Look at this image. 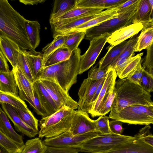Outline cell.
<instances>
[{
	"mask_svg": "<svg viewBox=\"0 0 153 153\" xmlns=\"http://www.w3.org/2000/svg\"><path fill=\"white\" fill-rule=\"evenodd\" d=\"M25 19L7 0H0V36L6 37L22 50L35 52L32 47L25 27Z\"/></svg>",
	"mask_w": 153,
	"mask_h": 153,
	"instance_id": "cell-1",
	"label": "cell"
},
{
	"mask_svg": "<svg viewBox=\"0 0 153 153\" xmlns=\"http://www.w3.org/2000/svg\"><path fill=\"white\" fill-rule=\"evenodd\" d=\"M81 53L78 48L72 52L68 60L42 68L35 81L43 79L55 83L69 94L71 86L77 82Z\"/></svg>",
	"mask_w": 153,
	"mask_h": 153,
	"instance_id": "cell-2",
	"label": "cell"
},
{
	"mask_svg": "<svg viewBox=\"0 0 153 153\" xmlns=\"http://www.w3.org/2000/svg\"><path fill=\"white\" fill-rule=\"evenodd\" d=\"M114 90L115 96L111 106L110 114L117 113L123 108L132 105L153 106L150 93L126 78L119 79L116 81Z\"/></svg>",
	"mask_w": 153,
	"mask_h": 153,
	"instance_id": "cell-3",
	"label": "cell"
},
{
	"mask_svg": "<svg viewBox=\"0 0 153 153\" xmlns=\"http://www.w3.org/2000/svg\"><path fill=\"white\" fill-rule=\"evenodd\" d=\"M140 0L137 1L115 18L106 21L85 30V38L91 40L93 38L107 33L111 34L117 30L132 24L133 16L136 13Z\"/></svg>",
	"mask_w": 153,
	"mask_h": 153,
	"instance_id": "cell-4",
	"label": "cell"
},
{
	"mask_svg": "<svg viewBox=\"0 0 153 153\" xmlns=\"http://www.w3.org/2000/svg\"><path fill=\"white\" fill-rule=\"evenodd\" d=\"M134 137L113 133L100 134L82 143L76 148L86 153H105Z\"/></svg>",
	"mask_w": 153,
	"mask_h": 153,
	"instance_id": "cell-5",
	"label": "cell"
},
{
	"mask_svg": "<svg viewBox=\"0 0 153 153\" xmlns=\"http://www.w3.org/2000/svg\"><path fill=\"white\" fill-rule=\"evenodd\" d=\"M109 118L129 124L153 123V106L136 105L126 107L119 112L110 114Z\"/></svg>",
	"mask_w": 153,
	"mask_h": 153,
	"instance_id": "cell-6",
	"label": "cell"
},
{
	"mask_svg": "<svg viewBox=\"0 0 153 153\" xmlns=\"http://www.w3.org/2000/svg\"><path fill=\"white\" fill-rule=\"evenodd\" d=\"M100 134L96 131L74 135L68 131L57 136L45 138L42 141L46 146L56 147H69L76 148L84 141Z\"/></svg>",
	"mask_w": 153,
	"mask_h": 153,
	"instance_id": "cell-7",
	"label": "cell"
},
{
	"mask_svg": "<svg viewBox=\"0 0 153 153\" xmlns=\"http://www.w3.org/2000/svg\"><path fill=\"white\" fill-rule=\"evenodd\" d=\"M111 35L106 33L93 38L90 41L88 49L80 56L79 74L87 71L95 63Z\"/></svg>",
	"mask_w": 153,
	"mask_h": 153,
	"instance_id": "cell-8",
	"label": "cell"
},
{
	"mask_svg": "<svg viewBox=\"0 0 153 153\" xmlns=\"http://www.w3.org/2000/svg\"><path fill=\"white\" fill-rule=\"evenodd\" d=\"M40 80L56 103L59 110L64 106L74 110L77 109V102L59 85L48 80Z\"/></svg>",
	"mask_w": 153,
	"mask_h": 153,
	"instance_id": "cell-9",
	"label": "cell"
},
{
	"mask_svg": "<svg viewBox=\"0 0 153 153\" xmlns=\"http://www.w3.org/2000/svg\"><path fill=\"white\" fill-rule=\"evenodd\" d=\"M103 78L97 80L84 79L79 88L78 110L88 113L92 109L91 102L94 93Z\"/></svg>",
	"mask_w": 153,
	"mask_h": 153,
	"instance_id": "cell-10",
	"label": "cell"
},
{
	"mask_svg": "<svg viewBox=\"0 0 153 153\" xmlns=\"http://www.w3.org/2000/svg\"><path fill=\"white\" fill-rule=\"evenodd\" d=\"M71 125L68 130L73 135L95 131L96 120L91 119L88 113L78 110L73 111Z\"/></svg>",
	"mask_w": 153,
	"mask_h": 153,
	"instance_id": "cell-11",
	"label": "cell"
},
{
	"mask_svg": "<svg viewBox=\"0 0 153 153\" xmlns=\"http://www.w3.org/2000/svg\"><path fill=\"white\" fill-rule=\"evenodd\" d=\"M107 68V73L99 94L92 109L88 113L93 118L97 117L103 99L114 89L117 76L116 72L111 68L108 67Z\"/></svg>",
	"mask_w": 153,
	"mask_h": 153,
	"instance_id": "cell-12",
	"label": "cell"
},
{
	"mask_svg": "<svg viewBox=\"0 0 153 153\" xmlns=\"http://www.w3.org/2000/svg\"><path fill=\"white\" fill-rule=\"evenodd\" d=\"M105 153H153V146L134 137Z\"/></svg>",
	"mask_w": 153,
	"mask_h": 153,
	"instance_id": "cell-13",
	"label": "cell"
},
{
	"mask_svg": "<svg viewBox=\"0 0 153 153\" xmlns=\"http://www.w3.org/2000/svg\"><path fill=\"white\" fill-rule=\"evenodd\" d=\"M2 110L14 125L17 131L30 137H34L38 134L37 132L26 124L21 119L14 107L9 104L1 103Z\"/></svg>",
	"mask_w": 153,
	"mask_h": 153,
	"instance_id": "cell-14",
	"label": "cell"
},
{
	"mask_svg": "<svg viewBox=\"0 0 153 153\" xmlns=\"http://www.w3.org/2000/svg\"><path fill=\"white\" fill-rule=\"evenodd\" d=\"M117 7L107 9L102 12L101 14L97 17L75 28L63 33L59 34L56 36L68 35L78 32L85 31L86 30L97 25L106 21L116 17L119 15L117 13Z\"/></svg>",
	"mask_w": 153,
	"mask_h": 153,
	"instance_id": "cell-15",
	"label": "cell"
},
{
	"mask_svg": "<svg viewBox=\"0 0 153 153\" xmlns=\"http://www.w3.org/2000/svg\"><path fill=\"white\" fill-rule=\"evenodd\" d=\"M104 9L76 7L57 18L49 20V22L51 27L70 20L100 13Z\"/></svg>",
	"mask_w": 153,
	"mask_h": 153,
	"instance_id": "cell-16",
	"label": "cell"
},
{
	"mask_svg": "<svg viewBox=\"0 0 153 153\" xmlns=\"http://www.w3.org/2000/svg\"><path fill=\"white\" fill-rule=\"evenodd\" d=\"M143 27L142 24L139 23H132L121 28L113 33L108 37L107 42L111 45H117L137 34Z\"/></svg>",
	"mask_w": 153,
	"mask_h": 153,
	"instance_id": "cell-17",
	"label": "cell"
},
{
	"mask_svg": "<svg viewBox=\"0 0 153 153\" xmlns=\"http://www.w3.org/2000/svg\"><path fill=\"white\" fill-rule=\"evenodd\" d=\"M153 10L148 0H140L137 11L132 21V24L141 23L143 28L153 27Z\"/></svg>",
	"mask_w": 153,
	"mask_h": 153,
	"instance_id": "cell-18",
	"label": "cell"
},
{
	"mask_svg": "<svg viewBox=\"0 0 153 153\" xmlns=\"http://www.w3.org/2000/svg\"><path fill=\"white\" fill-rule=\"evenodd\" d=\"M34 91L37 94L43 106L49 116L59 110L56 103L47 91L40 80L33 83Z\"/></svg>",
	"mask_w": 153,
	"mask_h": 153,
	"instance_id": "cell-19",
	"label": "cell"
},
{
	"mask_svg": "<svg viewBox=\"0 0 153 153\" xmlns=\"http://www.w3.org/2000/svg\"><path fill=\"white\" fill-rule=\"evenodd\" d=\"M20 48L9 39L0 36V51L11 64L13 68L18 66V57Z\"/></svg>",
	"mask_w": 153,
	"mask_h": 153,
	"instance_id": "cell-20",
	"label": "cell"
},
{
	"mask_svg": "<svg viewBox=\"0 0 153 153\" xmlns=\"http://www.w3.org/2000/svg\"><path fill=\"white\" fill-rule=\"evenodd\" d=\"M12 70L19 89V93L25 96L32 101L33 104L34 97L33 84L26 77L18 66L13 68Z\"/></svg>",
	"mask_w": 153,
	"mask_h": 153,
	"instance_id": "cell-21",
	"label": "cell"
},
{
	"mask_svg": "<svg viewBox=\"0 0 153 153\" xmlns=\"http://www.w3.org/2000/svg\"><path fill=\"white\" fill-rule=\"evenodd\" d=\"M57 124L38 134L39 137L49 138L57 136L68 131L70 128L74 116L73 111Z\"/></svg>",
	"mask_w": 153,
	"mask_h": 153,
	"instance_id": "cell-22",
	"label": "cell"
},
{
	"mask_svg": "<svg viewBox=\"0 0 153 153\" xmlns=\"http://www.w3.org/2000/svg\"><path fill=\"white\" fill-rule=\"evenodd\" d=\"M66 106H63L57 111L48 117L42 118L39 120V126L40 133L50 127L57 124L67 116L73 110Z\"/></svg>",
	"mask_w": 153,
	"mask_h": 153,
	"instance_id": "cell-23",
	"label": "cell"
},
{
	"mask_svg": "<svg viewBox=\"0 0 153 153\" xmlns=\"http://www.w3.org/2000/svg\"><path fill=\"white\" fill-rule=\"evenodd\" d=\"M127 41H125L115 46H109L106 54L99 61V68L101 70L107 69L115 62L125 48Z\"/></svg>",
	"mask_w": 153,
	"mask_h": 153,
	"instance_id": "cell-24",
	"label": "cell"
},
{
	"mask_svg": "<svg viewBox=\"0 0 153 153\" xmlns=\"http://www.w3.org/2000/svg\"><path fill=\"white\" fill-rule=\"evenodd\" d=\"M18 88L12 70L8 72H0V91L19 97Z\"/></svg>",
	"mask_w": 153,
	"mask_h": 153,
	"instance_id": "cell-25",
	"label": "cell"
},
{
	"mask_svg": "<svg viewBox=\"0 0 153 153\" xmlns=\"http://www.w3.org/2000/svg\"><path fill=\"white\" fill-rule=\"evenodd\" d=\"M127 0H76V7L108 9L117 7Z\"/></svg>",
	"mask_w": 153,
	"mask_h": 153,
	"instance_id": "cell-26",
	"label": "cell"
},
{
	"mask_svg": "<svg viewBox=\"0 0 153 153\" xmlns=\"http://www.w3.org/2000/svg\"><path fill=\"white\" fill-rule=\"evenodd\" d=\"M0 130L10 139L19 143L25 145L22 136L14 130L7 115L0 107Z\"/></svg>",
	"mask_w": 153,
	"mask_h": 153,
	"instance_id": "cell-27",
	"label": "cell"
},
{
	"mask_svg": "<svg viewBox=\"0 0 153 153\" xmlns=\"http://www.w3.org/2000/svg\"><path fill=\"white\" fill-rule=\"evenodd\" d=\"M143 53H140L134 56H131L117 70L116 72L120 79L126 78L135 70L141 62Z\"/></svg>",
	"mask_w": 153,
	"mask_h": 153,
	"instance_id": "cell-28",
	"label": "cell"
},
{
	"mask_svg": "<svg viewBox=\"0 0 153 153\" xmlns=\"http://www.w3.org/2000/svg\"><path fill=\"white\" fill-rule=\"evenodd\" d=\"M25 25L29 42L32 47L35 50L40 42V24L37 21H31L25 19Z\"/></svg>",
	"mask_w": 153,
	"mask_h": 153,
	"instance_id": "cell-29",
	"label": "cell"
},
{
	"mask_svg": "<svg viewBox=\"0 0 153 153\" xmlns=\"http://www.w3.org/2000/svg\"><path fill=\"white\" fill-rule=\"evenodd\" d=\"M76 0H55L50 20L57 18L76 7Z\"/></svg>",
	"mask_w": 153,
	"mask_h": 153,
	"instance_id": "cell-30",
	"label": "cell"
},
{
	"mask_svg": "<svg viewBox=\"0 0 153 153\" xmlns=\"http://www.w3.org/2000/svg\"><path fill=\"white\" fill-rule=\"evenodd\" d=\"M68 35L59 36L54 38V39L42 50V67L50 56L56 50L64 45Z\"/></svg>",
	"mask_w": 153,
	"mask_h": 153,
	"instance_id": "cell-31",
	"label": "cell"
},
{
	"mask_svg": "<svg viewBox=\"0 0 153 153\" xmlns=\"http://www.w3.org/2000/svg\"><path fill=\"white\" fill-rule=\"evenodd\" d=\"M72 52L63 46L54 51L48 58L42 68H43L68 59Z\"/></svg>",
	"mask_w": 153,
	"mask_h": 153,
	"instance_id": "cell-32",
	"label": "cell"
},
{
	"mask_svg": "<svg viewBox=\"0 0 153 153\" xmlns=\"http://www.w3.org/2000/svg\"><path fill=\"white\" fill-rule=\"evenodd\" d=\"M25 53L29 64L32 76L35 80L42 67V56L40 53L27 51Z\"/></svg>",
	"mask_w": 153,
	"mask_h": 153,
	"instance_id": "cell-33",
	"label": "cell"
},
{
	"mask_svg": "<svg viewBox=\"0 0 153 153\" xmlns=\"http://www.w3.org/2000/svg\"><path fill=\"white\" fill-rule=\"evenodd\" d=\"M153 27L143 28L138 37L135 52H140L146 49L153 43Z\"/></svg>",
	"mask_w": 153,
	"mask_h": 153,
	"instance_id": "cell-34",
	"label": "cell"
},
{
	"mask_svg": "<svg viewBox=\"0 0 153 153\" xmlns=\"http://www.w3.org/2000/svg\"><path fill=\"white\" fill-rule=\"evenodd\" d=\"M24 145L10 139L0 130V146L6 153H18L22 149Z\"/></svg>",
	"mask_w": 153,
	"mask_h": 153,
	"instance_id": "cell-35",
	"label": "cell"
},
{
	"mask_svg": "<svg viewBox=\"0 0 153 153\" xmlns=\"http://www.w3.org/2000/svg\"><path fill=\"white\" fill-rule=\"evenodd\" d=\"M46 146L39 137L27 140L22 149L18 153H44Z\"/></svg>",
	"mask_w": 153,
	"mask_h": 153,
	"instance_id": "cell-36",
	"label": "cell"
},
{
	"mask_svg": "<svg viewBox=\"0 0 153 153\" xmlns=\"http://www.w3.org/2000/svg\"><path fill=\"white\" fill-rule=\"evenodd\" d=\"M25 51V50L20 49L19 50L18 57V66L26 77L33 84L35 81L32 76L30 65Z\"/></svg>",
	"mask_w": 153,
	"mask_h": 153,
	"instance_id": "cell-37",
	"label": "cell"
},
{
	"mask_svg": "<svg viewBox=\"0 0 153 153\" xmlns=\"http://www.w3.org/2000/svg\"><path fill=\"white\" fill-rule=\"evenodd\" d=\"M6 103L13 107L24 110L29 109L24 101L19 97L0 91V103Z\"/></svg>",
	"mask_w": 153,
	"mask_h": 153,
	"instance_id": "cell-38",
	"label": "cell"
},
{
	"mask_svg": "<svg viewBox=\"0 0 153 153\" xmlns=\"http://www.w3.org/2000/svg\"><path fill=\"white\" fill-rule=\"evenodd\" d=\"M14 108L20 117L26 124L36 131L39 132V120L34 116L29 109L24 110Z\"/></svg>",
	"mask_w": 153,
	"mask_h": 153,
	"instance_id": "cell-39",
	"label": "cell"
},
{
	"mask_svg": "<svg viewBox=\"0 0 153 153\" xmlns=\"http://www.w3.org/2000/svg\"><path fill=\"white\" fill-rule=\"evenodd\" d=\"M85 35V31L73 33L68 35L63 46L71 52L76 49Z\"/></svg>",
	"mask_w": 153,
	"mask_h": 153,
	"instance_id": "cell-40",
	"label": "cell"
},
{
	"mask_svg": "<svg viewBox=\"0 0 153 153\" xmlns=\"http://www.w3.org/2000/svg\"><path fill=\"white\" fill-rule=\"evenodd\" d=\"M139 36V35L137 34L131 37L129 40L128 41L125 48L121 52L117 59L113 64L120 59L123 57H128L131 56H134L135 55L134 52Z\"/></svg>",
	"mask_w": 153,
	"mask_h": 153,
	"instance_id": "cell-41",
	"label": "cell"
},
{
	"mask_svg": "<svg viewBox=\"0 0 153 153\" xmlns=\"http://www.w3.org/2000/svg\"><path fill=\"white\" fill-rule=\"evenodd\" d=\"M109 121L108 117L104 116H100L96 120L95 131L102 134L112 133L109 127Z\"/></svg>",
	"mask_w": 153,
	"mask_h": 153,
	"instance_id": "cell-42",
	"label": "cell"
},
{
	"mask_svg": "<svg viewBox=\"0 0 153 153\" xmlns=\"http://www.w3.org/2000/svg\"><path fill=\"white\" fill-rule=\"evenodd\" d=\"M151 126L146 125L134 137L153 146V136L150 131Z\"/></svg>",
	"mask_w": 153,
	"mask_h": 153,
	"instance_id": "cell-43",
	"label": "cell"
},
{
	"mask_svg": "<svg viewBox=\"0 0 153 153\" xmlns=\"http://www.w3.org/2000/svg\"><path fill=\"white\" fill-rule=\"evenodd\" d=\"M146 49L147 54L142 66L145 71L153 75V43Z\"/></svg>",
	"mask_w": 153,
	"mask_h": 153,
	"instance_id": "cell-44",
	"label": "cell"
},
{
	"mask_svg": "<svg viewBox=\"0 0 153 153\" xmlns=\"http://www.w3.org/2000/svg\"><path fill=\"white\" fill-rule=\"evenodd\" d=\"M143 89L150 93L153 91V75L144 70L140 85Z\"/></svg>",
	"mask_w": 153,
	"mask_h": 153,
	"instance_id": "cell-45",
	"label": "cell"
},
{
	"mask_svg": "<svg viewBox=\"0 0 153 153\" xmlns=\"http://www.w3.org/2000/svg\"><path fill=\"white\" fill-rule=\"evenodd\" d=\"M115 96L114 89L109 94L107 98L102 104L97 116H105L111 111V106Z\"/></svg>",
	"mask_w": 153,
	"mask_h": 153,
	"instance_id": "cell-46",
	"label": "cell"
},
{
	"mask_svg": "<svg viewBox=\"0 0 153 153\" xmlns=\"http://www.w3.org/2000/svg\"><path fill=\"white\" fill-rule=\"evenodd\" d=\"M108 71V68L101 70L97 68V65L92 66L89 71L87 78L94 80H97L105 78Z\"/></svg>",
	"mask_w": 153,
	"mask_h": 153,
	"instance_id": "cell-47",
	"label": "cell"
},
{
	"mask_svg": "<svg viewBox=\"0 0 153 153\" xmlns=\"http://www.w3.org/2000/svg\"><path fill=\"white\" fill-rule=\"evenodd\" d=\"M76 148L69 147H56L46 146L44 153H78Z\"/></svg>",
	"mask_w": 153,
	"mask_h": 153,
	"instance_id": "cell-48",
	"label": "cell"
},
{
	"mask_svg": "<svg viewBox=\"0 0 153 153\" xmlns=\"http://www.w3.org/2000/svg\"><path fill=\"white\" fill-rule=\"evenodd\" d=\"M144 70L142 66L141 62H140L138 64L135 70L126 78L131 82L140 85Z\"/></svg>",
	"mask_w": 153,
	"mask_h": 153,
	"instance_id": "cell-49",
	"label": "cell"
},
{
	"mask_svg": "<svg viewBox=\"0 0 153 153\" xmlns=\"http://www.w3.org/2000/svg\"><path fill=\"white\" fill-rule=\"evenodd\" d=\"M34 99L32 107L36 113L42 118L48 117V114L42 104L36 92L34 91Z\"/></svg>",
	"mask_w": 153,
	"mask_h": 153,
	"instance_id": "cell-50",
	"label": "cell"
},
{
	"mask_svg": "<svg viewBox=\"0 0 153 153\" xmlns=\"http://www.w3.org/2000/svg\"><path fill=\"white\" fill-rule=\"evenodd\" d=\"M123 123L121 122L115 120L109 121V127L111 132L116 134L122 135L124 130Z\"/></svg>",
	"mask_w": 153,
	"mask_h": 153,
	"instance_id": "cell-51",
	"label": "cell"
},
{
	"mask_svg": "<svg viewBox=\"0 0 153 153\" xmlns=\"http://www.w3.org/2000/svg\"><path fill=\"white\" fill-rule=\"evenodd\" d=\"M137 1V0H127L125 2L117 7V13L120 14L125 11L136 3Z\"/></svg>",
	"mask_w": 153,
	"mask_h": 153,
	"instance_id": "cell-52",
	"label": "cell"
},
{
	"mask_svg": "<svg viewBox=\"0 0 153 153\" xmlns=\"http://www.w3.org/2000/svg\"><path fill=\"white\" fill-rule=\"evenodd\" d=\"M10 71L7 60L0 51V72H8Z\"/></svg>",
	"mask_w": 153,
	"mask_h": 153,
	"instance_id": "cell-53",
	"label": "cell"
},
{
	"mask_svg": "<svg viewBox=\"0 0 153 153\" xmlns=\"http://www.w3.org/2000/svg\"><path fill=\"white\" fill-rule=\"evenodd\" d=\"M105 78L102 80L101 81V83L99 84L94 93L91 102V106L92 109L93 106L94 105L95 102H96L97 99V98L98 97V96L99 94L101 89L102 87L103 84L104 83Z\"/></svg>",
	"mask_w": 153,
	"mask_h": 153,
	"instance_id": "cell-54",
	"label": "cell"
},
{
	"mask_svg": "<svg viewBox=\"0 0 153 153\" xmlns=\"http://www.w3.org/2000/svg\"><path fill=\"white\" fill-rule=\"evenodd\" d=\"M45 1V0H19L20 2L25 5H34L42 3Z\"/></svg>",
	"mask_w": 153,
	"mask_h": 153,
	"instance_id": "cell-55",
	"label": "cell"
},
{
	"mask_svg": "<svg viewBox=\"0 0 153 153\" xmlns=\"http://www.w3.org/2000/svg\"><path fill=\"white\" fill-rule=\"evenodd\" d=\"M0 149L2 150L5 153H6L2 148L0 146Z\"/></svg>",
	"mask_w": 153,
	"mask_h": 153,
	"instance_id": "cell-56",
	"label": "cell"
},
{
	"mask_svg": "<svg viewBox=\"0 0 153 153\" xmlns=\"http://www.w3.org/2000/svg\"><path fill=\"white\" fill-rule=\"evenodd\" d=\"M0 153H5L2 150L0 149Z\"/></svg>",
	"mask_w": 153,
	"mask_h": 153,
	"instance_id": "cell-57",
	"label": "cell"
}]
</instances>
